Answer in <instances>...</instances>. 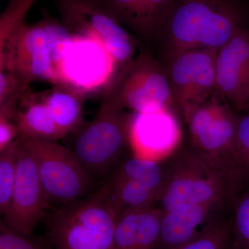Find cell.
Instances as JSON below:
<instances>
[{"mask_svg":"<svg viewBox=\"0 0 249 249\" xmlns=\"http://www.w3.org/2000/svg\"><path fill=\"white\" fill-rule=\"evenodd\" d=\"M132 115L103 100L97 116L77 134L71 150L95 178L117 163L129 142Z\"/></svg>","mask_w":249,"mask_h":249,"instance_id":"obj_6","label":"cell"},{"mask_svg":"<svg viewBox=\"0 0 249 249\" xmlns=\"http://www.w3.org/2000/svg\"><path fill=\"white\" fill-rule=\"evenodd\" d=\"M178 109L170 108L150 114L134 113L129 142L139 157L163 160L179 148L182 129Z\"/></svg>","mask_w":249,"mask_h":249,"instance_id":"obj_14","label":"cell"},{"mask_svg":"<svg viewBox=\"0 0 249 249\" xmlns=\"http://www.w3.org/2000/svg\"><path fill=\"white\" fill-rule=\"evenodd\" d=\"M232 206L188 205L162 212L157 249H180L200 236Z\"/></svg>","mask_w":249,"mask_h":249,"instance_id":"obj_15","label":"cell"},{"mask_svg":"<svg viewBox=\"0 0 249 249\" xmlns=\"http://www.w3.org/2000/svg\"><path fill=\"white\" fill-rule=\"evenodd\" d=\"M0 249H51L47 241L36 240L15 231L1 221Z\"/></svg>","mask_w":249,"mask_h":249,"instance_id":"obj_25","label":"cell"},{"mask_svg":"<svg viewBox=\"0 0 249 249\" xmlns=\"http://www.w3.org/2000/svg\"><path fill=\"white\" fill-rule=\"evenodd\" d=\"M232 238L231 212L224 214L200 236L180 249H225Z\"/></svg>","mask_w":249,"mask_h":249,"instance_id":"obj_21","label":"cell"},{"mask_svg":"<svg viewBox=\"0 0 249 249\" xmlns=\"http://www.w3.org/2000/svg\"><path fill=\"white\" fill-rule=\"evenodd\" d=\"M62 23L76 35L97 40L104 46L117 71L136 56L137 42L101 0H52Z\"/></svg>","mask_w":249,"mask_h":249,"instance_id":"obj_7","label":"cell"},{"mask_svg":"<svg viewBox=\"0 0 249 249\" xmlns=\"http://www.w3.org/2000/svg\"><path fill=\"white\" fill-rule=\"evenodd\" d=\"M14 119L0 114V152L19 137L17 125Z\"/></svg>","mask_w":249,"mask_h":249,"instance_id":"obj_27","label":"cell"},{"mask_svg":"<svg viewBox=\"0 0 249 249\" xmlns=\"http://www.w3.org/2000/svg\"><path fill=\"white\" fill-rule=\"evenodd\" d=\"M15 123L19 136L26 138L58 142L66 136L55 124L40 93L26 94L18 107Z\"/></svg>","mask_w":249,"mask_h":249,"instance_id":"obj_18","label":"cell"},{"mask_svg":"<svg viewBox=\"0 0 249 249\" xmlns=\"http://www.w3.org/2000/svg\"><path fill=\"white\" fill-rule=\"evenodd\" d=\"M161 214L157 206L121 212L116 219L114 249H157Z\"/></svg>","mask_w":249,"mask_h":249,"instance_id":"obj_17","label":"cell"},{"mask_svg":"<svg viewBox=\"0 0 249 249\" xmlns=\"http://www.w3.org/2000/svg\"><path fill=\"white\" fill-rule=\"evenodd\" d=\"M236 150L241 173L249 184V113L239 116L236 131Z\"/></svg>","mask_w":249,"mask_h":249,"instance_id":"obj_26","label":"cell"},{"mask_svg":"<svg viewBox=\"0 0 249 249\" xmlns=\"http://www.w3.org/2000/svg\"><path fill=\"white\" fill-rule=\"evenodd\" d=\"M19 142L16 182L3 222L15 231L31 236L45 215L49 202L35 159L19 138Z\"/></svg>","mask_w":249,"mask_h":249,"instance_id":"obj_12","label":"cell"},{"mask_svg":"<svg viewBox=\"0 0 249 249\" xmlns=\"http://www.w3.org/2000/svg\"><path fill=\"white\" fill-rule=\"evenodd\" d=\"M232 244H233V243H232ZM229 249H241L238 248V247H236V246L235 245H234V244H233V245H232V247H231V248Z\"/></svg>","mask_w":249,"mask_h":249,"instance_id":"obj_28","label":"cell"},{"mask_svg":"<svg viewBox=\"0 0 249 249\" xmlns=\"http://www.w3.org/2000/svg\"><path fill=\"white\" fill-rule=\"evenodd\" d=\"M36 0H10L0 16V47L25 23V18Z\"/></svg>","mask_w":249,"mask_h":249,"instance_id":"obj_24","label":"cell"},{"mask_svg":"<svg viewBox=\"0 0 249 249\" xmlns=\"http://www.w3.org/2000/svg\"><path fill=\"white\" fill-rule=\"evenodd\" d=\"M19 138L0 152V213H4L11 201L17 173Z\"/></svg>","mask_w":249,"mask_h":249,"instance_id":"obj_22","label":"cell"},{"mask_svg":"<svg viewBox=\"0 0 249 249\" xmlns=\"http://www.w3.org/2000/svg\"><path fill=\"white\" fill-rule=\"evenodd\" d=\"M166 160V182L156 205L162 212L188 205L232 206L247 186L240 177L206 160L189 145L180 147Z\"/></svg>","mask_w":249,"mask_h":249,"instance_id":"obj_2","label":"cell"},{"mask_svg":"<svg viewBox=\"0 0 249 249\" xmlns=\"http://www.w3.org/2000/svg\"><path fill=\"white\" fill-rule=\"evenodd\" d=\"M119 22L146 44L158 39L175 0H101Z\"/></svg>","mask_w":249,"mask_h":249,"instance_id":"obj_16","label":"cell"},{"mask_svg":"<svg viewBox=\"0 0 249 249\" xmlns=\"http://www.w3.org/2000/svg\"><path fill=\"white\" fill-rule=\"evenodd\" d=\"M238 118L227 99L217 91L195 108L184 121L189 132L188 145L247 183L241 173L236 150Z\"/></svg>","mask_w":249,"mask_h":249,"instance_id":"obj_5","label":"cell"},{"mask_svg":"<svg viewBox=\"0 0 249 249\" xmlns=\"http://www.w3.org/2000/svg\"><path fill=\"white\" fill-rule=\"evenodd\" d=\"M41 22L45 28L54 69L62 83H69L64 71V53L71 44V33L48 14L44 15Z\"/></svg>","mask_w":249,"mask_h":249,"instance_id":"obj_20","label":"cell"},{"mask_svg":"<svg viewBox=\"0 0 249 249\" xmlns=\"http://www.w3.org/2000/svg\"><path fill=\"white\" fill-rule=\"evenodd\" d=\"M167 175L166 159L131 157L116 167L97 191L119 215L127 210L156 206Z\"/></svg>","mask_w":249,"mask_h":249,"instance_id":"obj_9","label":"cell"},{"mask_svg":"<svg viewBox=\"0 0 249 249\" xmlns=\"http://www.w3.org/2000/svg\"><path fill=\"white\" fill-rule=\"evenodd\" d=\"M118 214L98 192L60 205L49 216L51 249H114Z\"/></svg>","mask_w":249,"mask_h":249,"instance_id":"obj_3","label":"cell"},{"mask_svg":"<svg viewBox=\"0 0 249 249\" xmlns=\"http://www.w3.org/2000/svg\"><path fill=\"white\" fill-rule=\"evenodd\" d=\"M55 124L67 135L78 128L83 120L84 94L71 83L54 85L40 93Z\"/></svg>","mask_w":249,"mask_h":249,"instance_id":"obj_19","label":"cell"},{"mask_svg":"<svg viewBox=\"0 0 249 249\" xmlns=\"http://www.w3.org/2000/svg\"><path fill=\"white\" fill-rule=\"evenodd\" d=\"M0 68L17 73L28 85L34 82L62 83L49 52L42 22L24 23L0 47Z\"/></svg>","mask_w":249,"mask_h":249,"instance_id":"obj_11","label":"cell"},{"mask_svg":"<svg viewBox=\"0 0 249 249\" xmlns=\"http://www.w3.org/2000/svg\"><path fill=\"white\" fill-rule=\"evenodd\" d=\"M217 49L187 51L163 62L175 106L183 120L217 91Z\"/></svg>","mask_w":249,"mask_h":249,"instance_id":"obj_10","label":"cell"},{"mask_svg":"<svg viewBox=\"0 0 249 249\" xmlns=\"http://www.w3.org/2000/svg\"><path fill=\"white\" fill-rule=\"evenodd\" d=\"M231 213L233 244L241 249H249V185L236 196Z\"/></svg>","mask_w":249,"mask_h":249,"instance_id":"obj_23","label":"cell"},{"mask_svg":"<svg viewBox=\"0 0 249 249\" xmlns=\"http://www.w3.org/2000/svg\"><path fill=\"white\" fill-rule=\"evenodd\" d=\"M245 26L240 0H175L157 40L162 63L187 51L218 50Z\"/></svg>","mask_w":249,"mask_h":249,"instance_id":"obj_1","label":"cell"},{"mask_svg":"<svg viewBox=\"0 0 249 249\" xmlns=\"http://www.w3.org/2000/svg\"><path fill=\"white\" fill-rule=\"evenodd\" d=\"M103 100L138 114L177 108L164 65L148 51L116 72Z\"/></svg>","mask_w":249,"mask_h":249,"instance_id":"obj_4","label":"cell"},{"mask_svg":"<svg viewBox=\"0 0 249 249\" xmlns=\"http://www.w3.org/2000/svg\"><path fill=\"white\" fill-rule=\"evenodd\" d=\"M19 138L35 159L49 203L60 206L89 196L96 178L80 164L73 150L57 142Z\"/></svg>","mask_w":249,"mask_h":249,"instance_id":"obj_8","label":"cell"},{"mask_svg":"<svg viewBox=\"0 0 249 249\" xmlns=\"http://www.w3.org/2000/svg\"><path fill=\"white\" fill-rule=\"evenodd\" d=\"M218 92L234 111L249 113V27L241 28L225 45L218 49L216 58Z\"/></svg>","mask_w":249,"mask_h":249,"instance_id":"obj_13","label":"cell"}]
</instances>
